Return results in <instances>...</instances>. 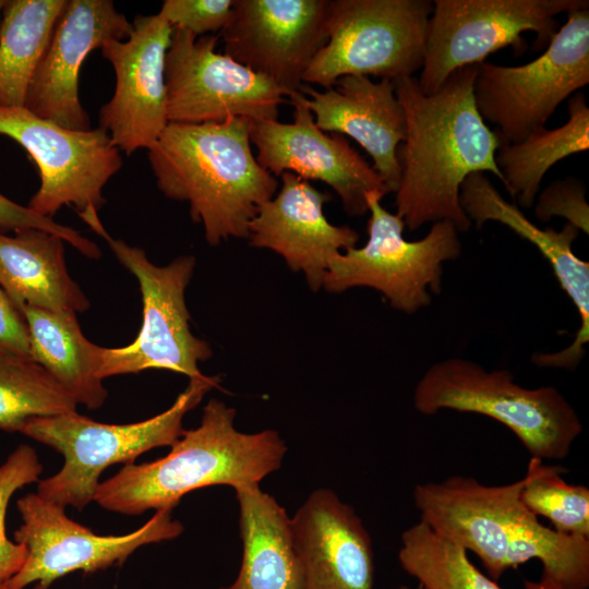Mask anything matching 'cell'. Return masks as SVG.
Instances as JSON below:
<instances>
[{
    "mask_svg": "<svg viewBox=\"0 0 589 589\" xmlns=\"http://www.w3.org/2000/svg\"><path fill=\"white\" fill-rule=\"evenodd\" d=\"M251 120L168 122L147 149L159 191L188 202L190 216L203 226L205 240L218 245L248 238L259 208L278 191L277 178L252 152Z\"/></svg>",
    "mask_w": 589,
    "mask_h": 589,
    "instance_id": "obj_3",
    "label": "cell"
},
{
    "mask_svg": "<svg viewBox=\"0 0 589 589\" xmlns=\"http://www.w3.org/2000/svg\"><path fill=\"white\" fill-rule=\"evenodd\" d=\"M289 103L293 121H251L250 140L260 165L276 178L291 172L306 181L329 185L339 196L348 216L368 213L366 194L387 195L382 178L340 134L322 131L315 123L303 93Z\"/></svg>",
    "mask_w": 589,
    "mask_h": 589,
    "instance_id": "obj_15",
    "label": "cell"
},
{
    "mask_svg": "<svg viewBox=\"0 0 589 589\" xmlns=\"http://www.w3.org/2000/svg\"><path fill=\"white\" fill-rule=\"evenodd\" d=\"M67 0H5L0 22V107H24Z\"/></svg>",
    "mask_w": 589,
    "mask_h": 589,
    "instance_id": "obj_27",
    "label": "cell"
},
{
    "mask_svg": "<svg viewBox=\"0 0 589 589\" xmlns=\"http://www.w3.org/2000/svg\"><path fill=\"white\" fill-rule=\"evenodd\" d=\"M0 134L17 142L36 164L40 185L28 207L52 218L62 206L79 216L98 213L103 189L122 167L120 151L101 128L72 130L25 107H0Z\"/></svg>",
    "mask_w": 589,
    "mask_h": 589,
    "instance_id": "obj_14",
    "label": "cell"
},
{
    "mask_svg": "<svg viewBox=\"0 0 589 589\" xmlns=\"http://www.w3.org/2000/svg\"><path fill=\"white\" fill-rule=\"evenodd\" d=\"M398 560L423 589H502L471 563L464 548L422 521L402 532Z\"/></svg>",
    "mask_w": 589,
    "mask_h": 589,
    "instance_id": "obj_28",
    "label": "cell"
},
{
    "mask_svg": "<svg viewBox=\"0 0 589 589\" xmlns=\"http://www.w3.org/2000/svg\"><path fill=\"white\" fill-rule=\"evenodd\" d=\"M534 216L548 223L553 217H563L579 231L589 233V205L584 183L574 177L551 182L538 194Z\"/></svg>",
    "mask_w": 589,
    "mask_h": 589,
    "instance_id": "obj_32",
    "label": "cell"
},
{
    "mask_svg": "<svg viewBox=\"0 0 589 589\" xmlns=\"http://www.w3.org/2000/svg\"><path fill=\"white\" fill-rule=\"evenodd\" d=\"M397 589H411V588H409L407 586H400ZM416 589H423V588L420 585H418V587Z\"/></svg>",
    "mask_w": 589,
    "mask_h": 589,
    "instance_id": "obj_37",
    "label": "cell"
},
{
    "mask_svg": "<svg viewBox=\"0 0 589 589\" xmlns=\"http://www.w3.org/2000/svg\"><path fill=\"white\" fill-rule=\"evenodd\" d=\"M36 228L60 237L88 259H99L101 252L96 243L82 236L77 230L41 216L28 206L20 205L0 193V230Z\"/></svg>",
    "mask_w": 589,
    "mask_h": 589,
    "instance_id": "obj_34",
    "label": "cell"
},
{
    "mask_svg": "<svg viewBox=\"0 0 589 589\" xmlns=\"http://www.w3.org/2000/svg\"><path fill=\"white\" fill-rule=\"evenodd\" d=\"M22 524L14 541L26 549L20 570L9 589H48L57 579L76 570L95 573L122 564L139 548L180 536L183 526L172 510H157L139 529L121 536H100L69 518L64 507L37 493L16 501Z\"/></svg>",
    "mask_w": 589,
    "mask_h": 589,
    "instance_id": "obj_12",
    "label": "cell"
},
{
    "mask_svg": "<svg viewBox=\"0 0 589 589\" xmlns=\"http://www.w3.org/2000/svg\"><path fill=\"white\" fill-rule=\"evenodd\" d=\"M586 7L588 0H435L419 87L434 94L456 70L480 64L508 46L522 55L525 32H534L533 50H543L558 29L555 16Z\"/></svg>",
    "mask_w": 589,
    "mask_h": 589,
    "instance_id": "obj_11",
    "label": "cell"
},
{
    "mask_svg": "<svg viewBox=\"0 0 589 589\" xmlns=\"http://www.w3.org/2000/svg\"><path fill=\"white\" fill-rule=\"evenodd\" d=\"M384 196L376 191L366 194L368 241L330 261L323 288L341 293L369 287L395 310L412 314L431 303L432 293L441 292L444 263L461 254L459 231L453 223L441 220L420 240H406L405 224L382 206Z\"/></svg>",
    "mask_w": 589,
    "mask_h": 589,
    "instance_id": "obj_7",
    "label": "cell"
},
{
    "mask_svg": "<svg viewBox=\"0 0 589 589\" xmlns=\"http://www.w3.org/2000/svg\"><path fill=\"white\" fill-rule=\"evenodd\" d=\"M301 93L316 125L354 140L370 155L372 167L389 192L395 193L400 173L397 148L405 137L406 119L394 82L346 75L322 92L303 84Z\"/></svg>",
    "mask_w": 589,
    "mask_h": 589,
    "instance_id": "obj_21",
    "label": "cell"
},
{
    "mask_svg": "<svg viewBox=\"0 0 589 589\" xmlns=\"http://www.w3.org/2000/svg\"><path fill=\"white\" fill-rule=\"evenodd\" d=\"M132 23L111 0H67L48 47L29 84L24 107L72 130H89L79 97L81 67L93 50L129 37Z\"/></svg>",
    "mask_w": 589,
    "mask_h": 589,
    "instance_id": "obj_18",
    "label": "cell"
},
{
    "mask_svg": "<svg viewBox=\"0 0 589 589\" xmlns=\"http://www.w3.org/2000/svg\"><path fill=\"white\" fill-rule=\"evenodd\" d=\"M43 465L35 449L19 445L0 465V584H5L22 567L26 549L7 536L5 516L13 494L27 484L38 482Z\"/></svg>",
    "mask_w": 589,
    "mask_h": 589,
    "instance_id": "obj_31",
    "label": "cell"
},
{
    "mask_svg": "<svg viewBox=\"0 0 589 589\" xmlns=\"http://www.w3.org/2000/svg\"><path fill=\"white\" fill-rule=\"evenodd\" d=\"M235 418L232 407L211 399L200 425L184 430L166 456L124 465L99 483L94 501L115 513L141 515L151 509L172 510L185 494L197 489L259 485L279 469L286 444L274 430L238 431Z\"/></svg>",
    "mask_w": 589,
    "mask_h": 589,
    "instance_id": "obj_4",
    "label": "cell"
},
{
    "mask_svg": "<svg viewBox=\"0 0 589 589\" xmlns=\"http://www.w3.org/2000/svg\"><path fill=\"white\" fill-rule=\"evenodd\" d=\"M235 0H165L158 14L173 28L195 36L221 32L229 23Z\"/></svg>",
    "mask_w": 589,
    "mask_h": 589,
    "instance_id": "obj_33",
    "label": "cell"
},
{
    "mask_svg": "<svg viewBox=\"0 0 589 589\" xmlns=\"http://www.w3.org/2000/svg\"><path fill=\"white\" fill-rule=\"evenodd\" d=\"M235 491L243 554L237 579L221 589H305L285 508L260 485Z\"/></svg>",
    "mask_w": 589,
    "mask_h": 589,
    "instance_id": "obj_24",
    "label": "cell"
},
{
    "mask_svg": "<svg viewBox=\"0 0 589 589\" xmlns=\"http://www.w3.org/2000/svg\"><path fill=\"white\" fill-rule=\"evenodd\" d=\"M280 180L281 187L249 225L250 245L276 252L318 291L330 261L354 248L360 236L327 220L323 208L330 195L291 172L281 173Z\"/></svg>",
    "mask_w": 589,
    "mask_h": 589,
    "instance_id": "obj_19",
    "label": "cell"
},
{
    "mask_svg": "<svg viewBox=\"0 0 589 589\" xmlns=\"http://www.w3.org/2000/svg\"><path fill=\"white\" fill-rule=\"evenodd\" d=\"M217 41L213 34L197 37L173 28L165 62L168 122L276 120L288 92L217 52Z\"/></svg>",
    "mask_w": 589,
    "mask_h": 589,
    "instance_id": "obj_13",
    "label": "cell"
},
{
    "mask_svg": "<svg viewBox=\"0 0 589 589\" xmlns=\"http://www.w3.org/2000/svg\"><path fill=\"white\" fill-rule=\"evenodd\" d=\"M567 469L531 457L520 492L522 504L558 532L589 538V489L563 480Z\"/></svg>",
    "mask_w": 589,
    "mask_h": 589,
    "instance_id": "obj_30",
    "label": "cell"
},
{
    "mask_svg": "<svg viewBox=\"0 0 589 589\" xmlns=\"http://www.w3.org/2000/svg\"><path fill=\"white\" fill-rule=\"evenodd\" d=\"M329 0H235L220 32L224 53L288 92L327 40Z\"/></svg>",
    "mask_w": 589,
    "mask_h": 589,
    "instance_id": "obj_16",
    "label": "cell"
},
{
    "mask_svg": "<svg viewBox=\"0 0 589 589\" xmlns=\"http://www.w3.org/2000/svg\"><path fill=\"white\" fill-rule=\"evenodd\" d=\"M0 589H9L5 584H0Z\"/></svg>",
    "mask_w": 589,
    "mask_h": 589,
    "instance_id": "obj_38",
    "label": "cell"
},
{
    "mask_svg": "<svg viewBox=\"0 0 589 589\" xmlns=\"http://www.w3.org/2000/svg\"><path fill=\"white\" fill-rule=\"evenodd\" d=\"M32 359L41 365L75 400L86 408H100L108 392L98 375L100 346L81 330L76 313L24 306Z\"/></svg>",
    "mask_w": 589,
    "mask_h": 589,
    "instance_id": "obj_25",
    "label": "cell"
},
{
    "mask_svg": "<svg viewBox=\"0 0 589 589\" xmlns=\"http://www.w3.org/2000/svg\"><path fill=\"white\" fill-rule=\"evenodd\" d=\"M218 384V376L190 378L170 408L134 423L96 422L76 411L29 419L20 433L63 456L61 469L39 480L36 493L64 508L83 509L95 500L104 470L115 464H133L153 448L172 446L184 431V416Z\"/></svg>",
    "mask_w": 589,
    "mask_h": 589,
    "instance_id": "obj_5",
    "label": "cell"
},
{
    "mask_svg": "<svg viewBox=\"0 0 589 589\" xmlns=\"http://www.w3.org/2000/svg\"><path fill=\"white\" fill-rule=\"evenodd\" d=\"M76 406L34 360L0 357V430L20 432L29 419L74 412Z\"/></svg>",
    "mask_w": 589,
    "mask_h": 589,
    "instance_id": "obj_29",
    "label": "cell"
},
{
    "mask_svg": "<svg viewBox=\"0 0 589 589\" xmlns=\"http://www.w3.org/2000/svg\"><path fill=\"white\" fill-rule=\"evenodd\" d=\"M589 148V107L584 93L568 100V120L556 129L540 128L522 141L501 145L495 155L502 183L524 208H530L550 168Z\"/></svg>",
    "mask_w": 589,
    "mask_h": 589,
    "instance_id": "obj_26",
    "label": "cell"
},
{
    "mask_svg": "<svg viewBox=\"0 0 589 589\" xmlns=\"http://www.w3.org/2000/svg\"><path fill=\"white\" fill-rule=\"evenodd\" d=\"M64 241L36 228L0 230V287L22 312L24 306L84 312L91 303L71 278Z\"/></svg>",
    "mask_w": 589,
    "mask_h": 589,
    "instance_id": "obj_23",
    "label": "cell"
},
{
    "mask_svg": "<svg viewBox=\"0 0 589 589\" xmlns=\"http://www.w3.org/2000/svg\"><path fill=\"white\" fill-rule=\"evenodd\" d=\"M433 1L329 0L327 40L303 74L324 89L346 75L395 80L421 70Z\"/></svg>",
    "mask_w": 589,
    "mask_h": 589,
    "instance_id": "obj_8",
    "label": "cell"
},
{
    "mask_svg": "<svg viewBox=\"0 0 589 589\" xmlns=\"http://www.w3.org/2000/svg\"><path fill=\"white\" fill-rule=\"evenodd\" d=\"M0 357L33 360L29 330L25 317L1 287Z\"/></svg>",
    "mask_w": 589,
    "mask_h": 589,
    "instance_id": "obj_35",
    "label": "cell"
},
{
    "mask_svg": "<svg viewBox=\"0 0 589 589\" xmlns=\"http://www.w3.org/2000/svg\"><path fill=\"white\" fill-rule=\"evenodd\" d=\"M477 65L456 70L431 95L422 93L414 75L393 80L406 119L397 148L395 214L411 231L441 220L468 231L472 224L459 203L464 180L474 172H491L502 181L495 163L498 139L474 103Z\"/></svg>",
    "mask_w": 589,
    "mask_h": 589,
    "instance_id": "obj_1",
    "label": "cell"
},
{
    "mask_svg": "<svg viewBox=\"0 0 589 589\" xmlns=\"http://www.w3.org/2000/svg\"><path fill=\"white\" fill-rule=\"evenodd\" d=\"M413 405L426 416L448 409L494 419L541 460L565 458L582 431L575 408L555 387H524L508 370L488 371L459 357L425 371L416 385Z\"/></svg>",
    "mask_w": 589,
    "mask_h": 589,
    "instance_id": "obj_6",
    "label": "cell"
},
{
    "mask_svg": "<svg viewBox=\"0 0 589 589\" xmlns=\"http://www.w3.org/2000/svg\"><path fill=\"white\" fill-rule=\"evenodd\" d=\"M88 226L136 277L143 303L142 325L135 339L124 347L100 348L99 377L147 369H164L189 378L203 376L199 363L209 359L213 351L207 341L192 334L184 298L195 267L194 256H179L158 266L144 250L113 239L99 218Z\"/></svg>",
    "mask_w": 589,
    "mask_h": 589,
    "instance_id": "obj_10",
    "label": "cell"
},
{
    "mask_svg": "<svg viewBox=\"0 0 589 589\" xmlns=\"http://www.w3.org/2000/svg\"><path fill=\"white\" fill-rule=\"evenodd\" d=\"M459 203L477 229L489 220L505 225L533 244L548 260L558 284L579 314L580 326L567 348L542 353L540 361L544 368L574 371L584 358L589 340V263L573 251V242L579 230L570 224L560 231L550 227L539 228L515 204L506 201L483 172L471 173L464 180Z\"/></svg>",
    "mask_w": 589,
    "mask_h": 589,
    "instance_id": "obj_20",
    "label": "cell"
},
{
    "mask_svg": "<svg viewBox=\"0 0 589 589\" xmlns=\"http://www.w3.org/2000/svg\"><path fill=\"white\" fill-rule=\"evenodd\" d=\"M172 32L158 13L136 15L127 39L100 48L113 68L116 87L99 109L98 127L127 155L148 149L168 124L165 62Z\"/></svg>",
    "mask_w": 589,
    "mask_h": 589,
    "instance_id": "obj_17",
    "label": "cell"
},
{
    "mask_svg": "<svg viewBox=\"0 0 589 589\" xmlns=\"http://www.w3.org/2000/svg\"><path fill=\"white\" fill-rule=\"evenodd\" d=\"M4 3H5V0H0V17H1V13H2V9L4 7ZM0 22H1V19H0Z\"/></svg>",
    "mask_w": 589,
    "mask_h": 589,
    "instance_id": "obj_36",
    "label": "cell"
},
{
    "mask_svg": "<svg viewBox=\"0 0 589 589\" xmlns=\"http://www.w3.org/2000/svg\"><path fill=\"white\" fill-rule=\"evenodd\" d=\"M589 84V7L567 12L544 51L521 65H477L473 96L501 145L544 128L558 105Z\"/></svg>",
    "mask_w": 589,
    "mask_h": 589,
    "instance_id": "obj_9",
    "label": "cell"
},
{
    "mask_svg": "<svg viewBox=\"0 0 589 589\" xmlns=\"http://www.w3.org/2000/svg\"><path fill=\"white\" fill-rule=\"evenodd\" d=\"M305 589H373L369 532L330 490L314 491L291 518Z\"/></svg>",
    "mask_w": 589,
    "mask_h": 589,
    "instance_id": "obj_22",
    "label": "cell"
},
{
    "mask_svg": "<svg viewBox=\"0 0 589 589\" xmlns=\"http://www.w3.org/2000/svg\"><path fill=\"white\" fill-rule=\"evenodd\" d=\"M524 483L521 478L486 485L472 477L454 476L417 484L413 500L420 521L474 553L493 580L538 560L541 578L527 581L526 589H588L589 538L542 525L520 500Z\"/></svg>",
    "mask_w": 589,
    "mask_h": 589,
    "instance_id": "obj_2",
    "label": "cell"
}]
</instances>
